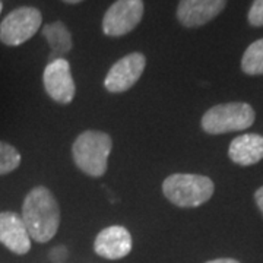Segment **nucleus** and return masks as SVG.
Wrapping results in <instances>:
<instances>
[{
	"instance_id": "423d86ee",
	"label": "nucleus",
	"mask_w": 263,
	"mask_h": 263,
	"mask_svg": "<svg viewBox=\"0 0 263 263\" xmlns=\"http://www.w3.org/2000/svg\"><path fill=\"white\" fill-rule=\"evenodd\" d=\"M143 0H116L103 18V31L108 37H122L136 28L143 16Z\"/></svg>"
},
{
	"instance_id": "6ab92c4d",
	"label": "nucleus",
	"mask_w": 263,
	"mask_h": 263,
	"mask_svg": "<svg viewBox=\"0 0 263 263\" xmlns=\"http://www.w3.org/2000/svg\"><path fill=\"white\" fill-rule=\"evenodd\" d=\"M206 263H240L235 259H214V260H209Z\"/></svg>"
},
{
	"instance_id": "412c9836",
	"label": "nucleus",
	"mask_w": 263,
	"mask_h": 263,
	"mask_svg": "<svg viewBox=\"0 0 263 263\" xmlns=\"http://www.w3.org/2000/svg\"><path fill=\"white\" fill-rule=\"evenodd\" d=\"M2 9H3V5L0 3V13H2Z\"/></svg>"
},
{
	"instance_id": "ddd939ff",
	"label": "nucleus",
	"mask_w": 263,
	"mask_h": 263,
	"mask_svg": "<svg viewBox=\"0 0 263 263\" xmlns=\"http://www.w3.org/2000/svg\"><path fill=\"white\" fill-rule=\"evenodd\" d=\"M43 35L47 40L48 46H50V56H48L50 62L63 59V56H66L73 46L69 29L63 22H59V21L44 25Z\"/></svg>"
},
{
	"instance_id": "7ed1b4c3",
	"label": "nucleus",
	"mask_w": 263,
	"mask_h": 263,
	"mask_svg": "<svg viewBox=\"0 0 263 263\" xmlns=\"http://www.w3.org/2000/svg\"><path fill=\"white\" fill-rule=\"evenodd\" d=\"M214 181L199 174H171L162 183V193L173 205L197 208L212 197Z\"/></svg>"
},
{
	"instance_id": "9d476101",
	"label": "nucleus",
	"mask_w": 263,
	"mask_h": 263,
	"mask_svg": "<svg viewBox=\"0 0 263 263\" xmlns=\"http://www.w3.org/2000/svg\"><path fill=\"white\" fill-rule=\"evenodd\" d=\"M226 5L227 0H180L177 19L187 28L202 27L216 18Z\"/></svg>"
},
{
	"instance_id": "1a4fd4ad",
	"label": "nucleus",
	"mask_w": 263,
	"mask_h": 263,
	"mask_svg": "<svg viewBox=\"0 0 263 263\" xmlns=\"http://www.w3.org/2000/svg\"><path fill=\"white\" fill-rule=\"evenodd\" d=\"M132 235L127 228L122 226H111L104 228L97 235L94 250L98 256L108 260H119L132 252Z\"/></svg>"
},
{
	"instance_id": "39448f33",
	"label": "nucleus",
	"mask_w": 263,
	"mask_h": 263,
	"mask_svg": "<svg viewBox=\"0 0 263 263\" xmlns=\"http://www.w3.org/2000/svg\"><path fill=\"white\" fill-rule=\"evenodd\" d=\"M43 24V15L37 8L22 6L12 10L0 24V41L5 46L16 47L37 34Z\"/></svg>"
},
{
	"instance_id": "a211bd4d",
	"label": "nucleus",
	"mask_w": 263,
	"mask_h": 263,
	"mask_svg": "<svg viewBox=\"0 0 263 263\" xmlns=\"http://www.w3.org/2000/svg\"><path fill=\"white\" fill-rule=\"evenodd\" d=\"M50 256H51V257H54L56 260H57V257H60V259H62V257H65L66 256V249H63L62 246H59V247H56V249L50 253Z\"/></svg>"
},
{
	"instance_id": "0eeeda50",
	"label": "nucleus",
	"mask_w": 263,
	"mask_h": 263,
	"mask_svg": "<svg viewBox=\"0 0 263 263\" xmlns=\"http://www.w3.org/2000/svg\"><path fill=\"white\" fill-rule=\"evenodd\" d=\"M44 89L48 97L59 104H70L75 98V81L70 65L66 59L48 62L43 73Z\"/></svg>"
},
{
	"instance_id": "2eb2a0df",
	"label": "nucleus",
	"mask_w": 263,
	"mask_h": 263,
	"mask_svg": "<svg viewBox=\"0 0 263 263\" xmlns=\"http://www.w3.org/2000/svg\"><path fill=\"white\" fill-rule=\"evenodd\" d=\"M21 165V154L8 142L0 141V176L9 174Z\"/></svg>"
},
{
	"instance_id": "f257e3e1",
	"label": "nucleus",
	"mask_w": 263,
	"mask_h": 263,
	"mask_svg": "<svg viewBox=\"0 0 263 263\" xmlns=\"http://www.w3.org/2000/svg\"><path fill=\"white\" fill-rule=\"evenodd\" d=\"M21 218L34 241L47 243L60 226V206L47 187L37 186L24 199Z\"/></svg>"
},
{
	"instance_id": "f3484780",
	"label": "nucleus",
	"mask_w": 263,
	"mask_h": 263,
	"mask_svg": "<svg viewBox=\"0 0 263 263\" xmlns=\"http://www.w3.org/2000/svg\"><path fill=\"white\" fill-rule=\"evenodd\" d=\"M254 199H256V203H257V206H259V209H260V212L263 214V186L256 190V193H254Z\"/></svg>"
},
{
	"instance_id": "20e7f679",
	"label": "nucleus",
	"mask_w": 263,
	"mask_h": 263,
	"mask_svg": "<svg viewBox=\"0 0 263 263\" xmlns=\"http://www.w3.org/2000/svg\"><path fill=\"white\" fill-rule=\"evenodd\" d=\"M254 110L246 103H227L209 108L202 117V129L209 135L245 130L254 123Z\"/></svg>"
},
{
	"instance_id": "9b49d317",
	"label": "nucleus",
	"mask_w": 263,
	"mask_h": 263,
	"mask_svg": "<svg viewBox=\"0 0 263 263\" xmlns=\"http://www.w3.org/2000/svg\"><path fill=\"white\" fill-rule=\"evenodd\" d=\"M0 243L15 254H27L31 250L28 230L16 212H0Z\"/></svg>"
},
{
	"instance_id": "4468645a",
	"label": "nucleus",
	"mask_w": 263,
	"mask_h": 263,
	"mask_svg": "<svg viewBox=\"0 0 263 263\" xmlns=\"http://www.w3.org/2000/svg\"><path fill=\"white\" fill-rule=\"evenodd\" d=\"M241 69L247 75H263V38L247 47L241 59Z\"/></svg>"
},
{
	"instance_id": "f03ea898",
	"label": "nucleus",
	"mask_w": 263,
	"mask_h": 263,
	"mask_svg": "<svg viewBox=\"0 0 263 263\" xmlns=\"http://www.w3.org/2000/svg\"><path fill=\"white\" fill-rule=\"evenodd\" d=\"M113 141L108 133L100 130L82 132L72 146L76 167L89 177H103L108 167Z\"/></svg>"
},
{
	"instance_id": "dca6fc26",
	"label": "nucleus",
	"mask_w": 263,
	"mask_h": 263,
	"mask_svg": "<svg viewBox=\"0 0 263 263\" xmlns=\"http://www.w3.org/2000/svg\"><path fill=\"white\" fill-rule=\"evenodd\" d=\"M247 18H249L250 25L263 27V0H253Z\"/></svg>"
},
{
	"instance_id": "6e6552de",
	"label": "nucleus",
	"mask_w": 263,
	"mask_h": 263,
	"mask_svg": "<svg viewBox=\"0 0 263 263\" xmlns=\"http://www.w3.org/2000/svg\"><path fill=\"white\" fill-rule=\"evenodd\" d=\"M146 57L142 53H130L117 60L104 79V86L111 94H120L130 89L139 81L145 70Z\"/></svg>"
},
{
	"instance_id": "aec40b11",
	"label": "nucleus",
	"mask_w": 263,
	"mask_h": 263,
	"mask_svg": "<svg viewBox=\"0 0 263 263\" xmlns=\"http://www.w3.org/2000/svg\"><path fill=\"white\" fill-rule=\"evenodd\" d=\"M65 3H70V5H76V3H81V2H84V0H63Z\"/></svg>"
},
{
	"instance_id": "f8f14e48",
	"label": "nucleus",
	"mask_w": 263,
	"mask_h": 263,
	"mask_svg": "<svg viewBox=\"0 0 263 263\" xmlns=\"http://www.w3.org/2000/svg\"><path fill=\"white\" fill-rule=\"evenodd\" d=\"M228 157L238 165H253L263 160V136L256 133H246L237 136L230 143Z\"/></svg>"
}]
</instances>
